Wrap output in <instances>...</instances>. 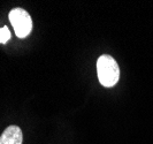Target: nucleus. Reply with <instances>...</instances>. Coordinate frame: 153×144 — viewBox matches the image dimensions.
<instances>
[{"label":"nucleus","mask_w":153,"mask_h":144,"mask_svg":"<svg viewBox=\"0 0 153 144\" xmlns=\"http://www.w3.org/2000/svg\"><path fill=\"white\" fill-rule=\"evenodd\" d=\"M98 80L104 87L111 88L117 83L120 78V68L117 62L111 55L104 54L97 61Z\"/></svg>","instance_id":"1"},{"label":"nucleus","mask_w":153,"mask_h":144,"mask_svg":"<svg viewBox=\"0 0 153 144\" xmlns=\"http://www.w3.org/2000/svg\"><path fill=\"white\" fill-rule=\"evenodd\" d=\"M9 38H10V32H9L7 27H2V28H0V43L5 44Z\"/></svg>","instance_id":"4"},{"label":"nucleus","mask_w":153,"mask_h":144,"mask_svg":"<svg viewBox=\"0 0 153 144\" xmlns=\"http://www.w3.org/2000/svg\"><path fill=\"white\" fill-rule=\"evenodd\" d=\"M22 130L17 126H9L0 136V144H22Z\"/></svg>","instance_id":"3"},{"label":"nucleus","mask_w":153,"mask_h":144,"mask_svg":"<svg viewBox=\"0 0 153 144\" xmlns=\"http://www.w3.org/2000/svg\"><path fill=\"white\" fill-rule=\"evenodd\" d=\"M9 21L12 23L15 35L19 38L27 37L32 29V20L27 10L22 8H14L9 13Z\"/></svg>","instance_id":"2"}]
</instances>
